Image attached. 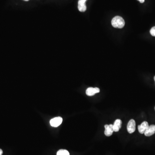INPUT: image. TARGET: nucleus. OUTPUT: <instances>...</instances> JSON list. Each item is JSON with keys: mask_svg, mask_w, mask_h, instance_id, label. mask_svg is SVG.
<instances>
[{"mask_svg": "<svg viewBox=\"0 0 155 155\" xmlns=\"http://www.w3.org/2000/svg\"><path fill=\"white\" fill-rule=\"evenodd\" d=\"M122 121L120 119H118L114 122V124L113 125V129L114 131L118 132L119 131L120 129L122 127Z\"/></svg>", "mask_w": 155, "mask_h": 155, "instance_id": "nucleus-9", "label": "nucleus"}, {"mask_svg": "<svg viewBox=\"0 0 155 155\" xmlns=\"http://www.w3.org/2000/svg\"><path fill=\"white\" fill-rule=\"evenodd\" d=\"M57 155H70V153L66 150H60L58 151Z\"/></svg>", "mask_w": 155, "mask_h": 155, "instance_id": "nucleus-10", "label": "nucleus"}, {"mask_svg": "<svg viewBox=\"0 0 155 155\" xmlns=\"http://www.w3.org/2000/svg\"><path fill=\"white\" fill-rule=\"evenodd\" d=\"M112 25L116 28H122L125 25L124 20L120 16H116L112 20Z\"/></svg>", "mask_w": 155, "mask_h": 155, "instance_id": "nucleus-1", "label": "nucleus"}, {"mask_svg": "<svg viewBox=\"0 0 155 155\" xmlns=\"http://www.w3.org/2000/svg\"><path fill=\"white\" fill-rule=\"evenodd\" d=\"M100 91V90L98 87H88L86 91V93L88 96H93L95 93H98Z\"/></svg>", "mask_w": 155, "mask_h": 155, "instance_id": "nucleus-4", "label": "nucleus"}, {"mask_svg": "<svg viewBox=\"0 0 155 155\" xmlns=\"http://www.w3.org/2000/svg\"><path fill=\"white\" fill-rule=\"evenodd\" d=\"M137 1H139L140 2V3H143L144 2V1H145V0H137Z\"/></svg>", "mask_w": 155, "mask_h": 155, "instance_id": "nucleus-12", "label": "nucleus"}, {"mask_svg": "<svg viewBox=\"0 0 155 155\" xmlns=\"http://www.w3.org/2000/svg\"><path fill=\"white\" fill-rule=\"evenodd\" d=\"M155 133V125H152L149 126L147 130L144 132V135L146 136L150 137L153 135Z\"/></svg>", "mask_w": 155, "mask_h": 155, "instance_id": "nucleus-8", "label": "nucleus"}, {"mask_svg": "<svg viewBox=\"0 0 155 155\" xmlns=\"http://www.w3.org/2000/svg\"><path fill=\"white\" fill-rule=\"evenodd\" d=\"M154 80H155V76H154Z\"/></svg>", "mask_w": 155, "mask_h": 155, "instance_id": "nucleus-15", "label": "nucleus"}, {"mask_svg": "<svg viewBox=\"0 0 155 155\" xmlns=\"http://www.w3.org/2000/svg\"><path fill=\"white\" fill-rule=\"evenodd\" d=\"M148 123L146 121H144L140 125L138 126V129L139 132L141 134H144V132L147 130L149 127Z\"/></svg>", "mask_w": 155, "mask_h": 155, "instance_id": "nucleus-6", "label": "nucleus"}, {"mask_svg": "<svg viewBox=\"0 0 155 155\" xmlns=\"http://www.w3.org/2000/svg\"><path fill=\"white\" fill-rule=\"evenodd\" d=\"M150 33L153 36L155 37V26L153 27L150 30Z\"/></svg>", "mask_w": 155, "mask_h": 155, "instance_id": "nucleus-11", "label": "nucleus"}, {"mask_svg": "<svg viewBox=\"0 0 155 155\" xmlns=\"http://www.w3.org/2000/svg\"><path fill=\"white\" fill-rule=\"evenodd\" d=\"M127 129L130 134H132L135 132L136 129V123L134 119H131L129 121L127 125Z\"/></svg>", "mask_w": 155, "mask_h": 155, "instance_id": "nucleus-3", "label": "nucleus"}, {"mask_svg": "<svg viewBox=\"0 0 155 155\" xmlns=\"http://www.w3.org/2000/svg\"><path fill=\"white\" fill-rule=\"evenodd\" d=\"M87 0H79L78 2V9L81 12H84L86 10L87 7L85 2Z\"/></svg>", "mask_w": 155, "mask_h": 155, "instance_id": "nucleus-7", "label": "nucleus"}, {"mask_svg": "<svg viewBox=\"0 0 155 155\" xmlns=\"http://www.w3.org/2000/svg\"><path fill=\"white\" fill-rule=\"evenodd\" d=\"M105 130L104 131V134L107 137L110 136L112 135V133L114 132L113 129V125H106L104 126Z\"/></svg>", "mask_w": 155, "mask_h": 155, "instance_id": "nucleus-5", "label": "nucleus"}, {"mask_svg": "<svg viewBox=\"0 0 155 155\" xmlns=\"http://www.w3.org/2000/svg\"></svg>", "mask_w": 155, "mask_h": 155, "instance_id": "nucleus-16", "label": "nucleus"}, {"mask_svg": "<svg viewBox=\"0 0 155 155\" xmlns=\"http://www.w3.org/2000/svg\"><path fill=\"white\" fill-rule=\"evenodd\" d=\"M24 1H29V0H24Z\"/></svg>", "mask_w": 155, "mask_h": 155, "instance_id": "nucleus-14", "label": "nucleus"}, {"mask_svg": "<svg viewBox=\"0 0 155 155\" xmlns=\"http://www.w3.org/2000/svg\"><path fill=\"white\" fill-rule=\"evenodd\" d=\"M63 122V118L60 117H57L51 119L50 121V124L51 126L53 127H58Z\"/></svg>", "mask_w": 155, "mask_h": 155, "instance_id": "nucleus-2", "label": "nucleus"}, {"mask_svg": "<svg viewBox=\"0 0 155 155\" xmlns=\"http://www.w3.org/2000/svg\"><path fill=\"white\" fill-rule=\"evenodd\" d=\"M3 154V151L1 149H0V155H2Z\"/></svg>", "mask_w": 155, "mask_h": 155, "instance_id": "nucleus-13", "label": "nucleus"}]
</instances>
